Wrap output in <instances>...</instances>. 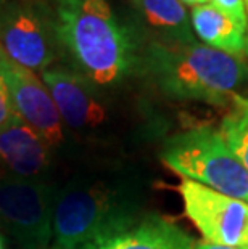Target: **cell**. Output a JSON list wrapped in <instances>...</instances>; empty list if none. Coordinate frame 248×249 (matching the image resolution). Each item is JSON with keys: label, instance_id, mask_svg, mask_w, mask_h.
Listing matches in <instances>:
<instances>
[{"label": "cell", "instance_id": "cell-1", "mask_svg": "<svg viewBox=\"0 0 248 249\" xmlns=\"http://www.w3.org/2000/svg\"><path fill=\"white\" fill-rule=\"evenodd\" d=\"M54 12L61 56L92 86H116L137 66L133 33L110 0H57Z\"/></svg>", "mask_w": 248, "mask_h": 249}, {"label": "cell", "instance_id": "cell-2", "mask_svg": "<svg viewBox=\"0 0 248 249\" xmlns=\"http://www.w3.org/2000/svg\"><path fill=\"white\" fill-rule=\"evenodd\" d=\"M140 66L161 93L214 107L232 103L235 90L248 79V66L211 47L191 42H150L139 56Z\"/></svg>", "mask_w": 248, "mask_h": 249}, {"label": "cell", "instance_id": "cell-3", "mask_svg": "<svg viewBox=\"0 0 248 249\" xmlns=\"http://www.w3.org/2000/svg\"><path fill=\"white\" fill-rule=\"evenodd\" d=\"M137 224L134 198L107 180L75 176L57 187L55 249H86Z\"/></svg>", "mask_w": 248, "mask_h": 249}, {"label": "cell", "instance_id": "cell-4", "mask_svg": "<svg viewBox=\"0 0 248 249\" xmlns=\"http://www.w3.org/2000/svg\"><path fill=\"white\" fill-rule=\"evenodd\" d=\"M161 160L182 178L248 203V172L213 127H195L166 142Z\"/></svg>", "mask_w": 248, "mask_h": 249}, {"label": "cell", "instance_id": "cell-5", "mask_svg": "<svg viewBox=\"0 0 248 249\" xmlns=\"http://www.w3.org/2000/svg\"><path fill=\"white\" fill-rule=\"evenodd\" d=\"M0 50L34 72L58 65L55 12L44 0H0Z\"/></svg>", "mask_w": 248, "mask_h": 249}, {"label": "cell", "instance_id": "cell-6", "mask_svg": "<svg viewBox=\"0 0 248 249\" xmlns=\"http://www.w3.org/2000/svg\"><path fill=\"white\" fill-rule=\"evenodd\" d=\"M52 180L18 177L0 166V225L21 249H50L54 243Z\"/></svg>", "mask_w": 248, "mask_h": 249}, {"label": "cell", "instance_id": "cell-7", "mask_svg": "<svg viewBox=\"0 0 248 249\" xmlns=\"http://www.w3.org/2000/svg\"><path fill=\"white\" fill-rule=\"evenodd\" d=\"M184 211L211 245L248 246V203L221 195L192 180L179 183Z\"/></svg>", "mask_w": 248, "mask_h": 249}, {"label": "cell", "instance_id": "cell-8", "mask_svg": "<svg viewBox=\"0 0 248 249\" xmlns=\"http://www.w3.org/2000/svg\"><path fill=\"white\" fill-rule=\"evenodd\" d=\"M0 77L7 86L15 114L38 130L52 146L65 140V129L49 89L38 72L17 65L0 50Z\"/></svg>", "mask_w": 248, "mask_h": 249}, {"label": "cell", "instance_id": "cell-9", "mask_svg": "<svg viewBox=\"0 0 248 249\" xmlns=\"http://www.w3.org/2000/svg\"><path fill=\"white\" fill-rule=\"evenodd\" d=\"M60 113L70 129H95L107 119V109L94 93V86L71 66L54 65L40 72Z\"/></svg>", "mask_w": 248, "mask_h": 249}, {"label": "cell", "instance_id": "cell-10", "mask_svg": "<svg viewBox=\"0 0 248 249\" xmlns=\"http://www.w3.org/2000/svg\"><path fill=\"white\" fill-rule=\"evenodd\" d=\"M0 166L23 178L50 180L54 146L15 114L0 127Z\"/></svg>", "mask_w": 248, "mask_h": 249}, {"label": "cell", "instance_id": "cell-11", "mask_svg": "<svg viewBox=\"0 0 248 249\" xmlns=\"http://www.w3.org/2000/svg\"><path fill=\"white\" fill-rule=\"evenodd\" d=\"M193 240L181 227L161 217H149L86 249H193Z\"/></svg>", "mask_w": 248, "mask_h": 249}, {"label": "cell", "instance_id": "cell-12", "mask_svg": "<svg viewBox=\"0 0 248 249\" xmlns=\"http://www.w3.org/2000/svg\"><path fill=\"white\" fill-rule=\"evenodd\" d=\"M142 23L155 36L153 42H197L191 15L181 0H131Z\"/></svg>", "mask_w": 248, "mask_h": 249}, {"label": "cell", "instance_id": "cell-13", "mask_svg": "<svg viewBox=\"0 0 248 249\" xmlns=\"http://www.w3.org/2000/svg\"><path fill=\"white\" fill-rule=\"evenodd\" d=\"M189 15L195 37L205 45L239 58L247 53V31L214 5L193 7Z\"/></svg>", "mask_w": 248, "mask_h": 249}, {"label": "cell", "instance_id": "cell-14", "mask_svg": "<svg viewBox=\"0 0 248 249\" xmlns=\"http://www.w3.org/2000/svg\"><path fill=\"white\" fill-rule=\"evenodd\" d=\"M219 132L248 172V124L239 111L232 109L228 116H224Z\"/></svg>", "mask_w": 248, "mask_h": 249}, {"label": "cell", "instance_id": "cell-15", "mask_svg": "<svg viewBox=\"0 0 248 249\" xmlns=\"http://www.w3.org/2000/svg\"><path fill=\"white\" fill-rule=\"evenodd\" d=\"M211 5L226 13L228 17L247 31V8L245 0H210Z\"/></svg>", "mask_w": 248, "mask_h": 249}, {"label": "cell", "instance_id": "cell-16", "mask_svg": "<svg viewBox=\"0 0 248 249\" xmlns=\"http://www.w3.org/2000/svg\"><path fill=\"white\" fill-rule=\"evenodd\" d=\"M15 116V109L12 105V100H10L7 86H5L3 79L0 77V127L5 123H8Z\"/></svg>", "mask_w": 248, "mask_h": 249}, {"label": "cell", "instance_id": "cell-17", "mask_svg": "<svg viewBox=\"0 0 248 249\" xmlns=\"http://www.w3.org/2000/svg\"><path fill=\"white\" fill-rule=\"evenodd\" d=\"M232 105H234V109L239 111L242 114V118L245 119V123L248 124V98L235 93L234 97H232Z\"/></svg>", "mask_w": 248, "mask_h": 249}, {"label": "cell", "instance_id": "cell-18", "mask_svg": "<svg viewBox=\"0 0 248 249\" xmlns=\"http://www.w3.org/2000/svg\"><path fill=\"white\" fill-rule=\"evenodd\" d=\"M193 249H248V246H245V248H229V246L211 245V243H207V241H200V243H195Z\"/></svg>", "mask_w": 248, "mask_h": 249}, {"label": "cell", "instance_id": "cell-19", "mask_svg": "<svg viewBox=\"0 0 248 249\" xmlns=\"http://www.w3.org/2000/svg\"><path fill=\"white\" fill-rule=\"evenodd\" d=\"M184 5H187V7H200V5H207L210 3V0H181Z\"/></svg>", "mask_w": 248, "mask_h": 249}, {"label": "cell", "instance_id": "cell-20", "mask_svg": "<svg viewBox=\"0 0 248 249\" xmlns=\"http://www.w3.org/2000/svg\"><path fill=\"white\" fill-rule=\"evenodd\" d=\"M245 8H247V53L248 55V0H245Z\"/></svg>", "mask_w": 248, "mask_h": 249}, {"label": "cell", "instance_id": "cell-21", "mask_svg": "<svg viewBox=\"0 0 248 249\" xmlns=\"http://www.w3.org/2000/svg\"><path fill=\"white\" fill-rule=\"evenodd\" d=\"M44 2H47V3H50L52 7H54V5L57 3V0H44Z\"/></svg>", "mask_w": 248, "mask_h": 249}, {"label": "cell", "instance_id": "cell-22", "mask_svg": "<svg viewBox=\"0 0 248 249\" xmlns=\"http://www.w3.org/2000/svg\"><path fill=\"white\" fill-rule=\"evenodd\" d=\"M0 229H2V225H0Z\"/></svg>", "mask_w": 248, "mask_h": 249}]
</instances>
